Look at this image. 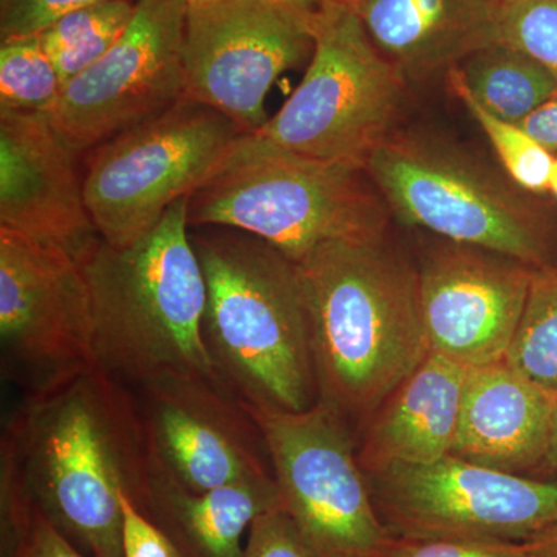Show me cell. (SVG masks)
Returning <instances> with one entry per match:
<instances>
[{
	"instance_id": "obj_1",
	"label": "cell",
	"mask_w": 557,
	"mask_h": 557,
	"mask_svg": "<svg viewBox=\"0 0 557 557\" xmlns=\"http://www.w3.org/2000/svg\"><path fill=\"white\" fill-rule=\"evenodd\" d=\"M152 472L129 387L94 366L24 395L0 440L11 487L90 557H123L121 494L146 516Z\"/></svg>"
},
{
	"instance_id": "obj_2",
	"label": "cell",
	"mask_w": 557,
	"mask_h": 557,
	"mask_svg": "<svg viewBox=\"0 0 557 557\" xmlns=\"http://www.w3.org/2000/svg\"><path fill=\"white\" fill-rule=\"evenodd\" d=\"M298 265L318 403L350 431L362 428L431 351L418 271L392 249L386 234L325 242Z\"/></svg>"
},
{
	"instance_id": "obj_3",
	"label": "cell",
	"mask_w": 557,
	"mask_h": 557,
	"mask_svg": "<svg viewBox=\"0 0 557 557\" xmlns=\"http://www.w3.org/2000/svg\"><path fill=\"white\" fill-rule=\"evenodd\" d=\"M189 234L207 282L205 346L220 383L244 405L313 408L310 311L298 263L245 231L196 226Z\"/></svg>"
},
{
	"instance_id": "obj_4",
	"label": "cell",
	"mask_w": 557,
	"mask_h": 557,
	"mask_svg": "<svg viewBox=\"0 0 557 557\" xmlns=\"http://www.w3.org/2000/svg\"><path fill=\"white\" fill-rule=\"evenodd\" d=\"M188 203L189 197L175 201L129 247L101 242L81 265L95 362L129 388L182 376L220 383L203 341L207 282L190 242Z\"/></svg>"
},
{
	"instance_id": "obj_5",
	"label": "cell",
	"mask_w": 557,
	"mask_h": 557,
	"mask_svg": "<svg viewBox=\"0 0 557 557\" xmlns=\"http://www.w3.org/2000/svg\"><path fill=\"white\" fill-rule=\"evenodd\" d=\"M391 219L362 164L300 156L256 134L188 203L190 228L245 231L296 263L325 242L384 236Z\"/></svg>"
},
{
	"instance_id": "obj_6",
	"label": "cell",
	"mask_w": 557,
	"mask_h": 557,
	"mask_svg": "<svg viewBox=\"0 0 557 557\" xmlns=\"http://www.w3.org/2000/svg\"><path fill=\"white\" fill-rule=\"evenodd\" d=\"M364 168L403 225L534 270L555 265L552 223L541 205L463 146L401 127L370 153Z\"/></svg>"
},
{
	"instance_id": "obj_7",
	"label": "cell",
	"mask_w": 557,
	"mask_h": 557,
	"mask_svg": "<svg viewBox=\"0 0 557 557\" xmlns=\"http://www.w3.org/2000/svg\"><path fill=\"white\" fill-rule=\"evenodd\" d=\"M409 86L373 46L354 7L321 0L309 69L255 134L300 156L364 166L401 129Z\"/></svg>"
},
{
	"instance_id": "obj_8",
	"label": "cell",
	"mask_w": 557,
	"mask_h": 557,
	"mask_svg": "<svg viewBox=\"0 0 557 557\" xmlns=\"http://www.w3.org/2000/svg\"><path fill=\"white\" fill-rule=\"evenodd\" d=\"M244 135L219 110L183 98L91 149L84 197L102 242L124 248L145 237L212 178Z\"/></svg>"
},
{
	"instance_id": "obj_9",
	"label": "cell",
	"mask_w": 557,
	"mask_h": 557,
	"mask_svg": "<svg viewBox=\"0 0 557 557\" xmlns=\"http://www.w3.org/2000/svg\"><path fill=\"white\" fill-rule=\"evenodd\" d=\"M262 431L282 507L317 557H386L381 522L354 432L333 410L248 406Z\"/></svg>"
},
{
	"instance_id": "obj_10",
	"label": "cell",
	"mask_w": 557,
	"mask_h": 557,
	"mask_svg": "<svg viewBox=\"0 0 557 557\" xmlns=\"http://www.w3.org/2000/svg\"><path fill=\"white\" fill-rule=\"evenodd\" d=\"M366 475L381 522L395 539L519 544L557 525V480L454 456Z\"/></svg>"
},
{
	"instance_id": "obj_11",
	"label": "cell",
	"mask_w": 557,
	"mask_h": 557,
	"mask_svg": "<svg viewBox=\"0 0 557 557\" xmlns=\"http://www.w3.org/2000/svg\"><path fill=\"white\" fill-rule=\"evenodd\" d=\"M318 5L220 0L188 7L186 100L219 110L245 134L258 132L269 120L265 100L273 84L313 53Z\"/></svg>"
},
{
	"instance_id": "obj_12",
	"label": "cell",
	"mask_w": 557,
	"mask_h": 557,
	"mask_svg": "<svg viewBox=\"0 0 557 557\" xmlns=\"http://www.w3.org/2000/svg\"><path fill=\"white\" fill-rule=\"evenodd\" d=\"M2 376L38 394L97 366L89 287L64 249L0 228Z\"/></svg>"
},
{
	"instance_id": "obj_13",
	"label": "cell",
	"mask_w": 557,
	"mask_h": 557,
	"mask_svg": "<svg viewBox=\"0 0 557 557\" xmlns=\"http://www.w3.org/2000/svg\"><path fill=\"white\" fill-rule=\"evenodd\" d=\"M185 0H137L123 36L69 81L49 115L76 156L138 126L185 98Z\"/></svg>"
},
{
	"instance_id": "obj_14",
	"label": "cell",
	"mask_w": 557,
	"mask_h": 557,
	"mask_svg": "<svg viewBox=\"0 0 557 557\" xmlns=\"http://www.w3.org/2000/svg\"><path fill=\"white\" fill-rule=\"evenodd\" d=\"M131 391L152 474L189 493L274 479L259 424L218 381L182 376Z\"/></svg>"
},
{
	"instance_id": "obj_15",
	"label": "cell",
	"mask_w": 557,
	"mask_h": 557,
	"mask_svg": "<svg viewBox=\"0 0 557 557\" xmlns=\"http://www.w3.org/2000/svg\"><path fill=\"white\" fill-rule=\"evenodd\" d=\"M536 270L485 249L450 244L418 270L429 347L468 369L504 361Z\"/></svg>"
},
{
	"instance_id": "obj_16",
	"label": "cell",
	"mask_w": 557,
	"mask_h": 557,
	"mask_svg": "<svg viewBox=\"0 0 557 557\" xmlns=\"http://www.w3.org/2000/svg\"><path fill=\"white\" fill-rule=\"evenodd\" d=\"M76 157L47 113L0 109V228L64 249L83 265L102 239Z\"/></svg>"
},
{
	"instance_id": "obj_17",
	"label": "cell",
	"mask_w": 557,
	"mask_h": 557,
	"mask_svg": "<svg viewBox=\"0 0 557 557\" xmlns=\"http://www.w3.org/2000/svg\"><path fill=\"white\" fill-rule=\"evenodd\" d=\"M555 406L505 359L469 369L450 456L512 474L547 467Z\"/></svg>"
},
{
	"instance_id": "obj_18",
	"label": "cell",
	"mask_w": 557,
	"mask_h": 557,
	"mask_svg": "<svg viewBox=\"0 0 557 557\" xmlns=\"http://www.w3.org/2000/svg\"><path fill=\"white\" fill-rule=\"evenodd\" d=\"M355 10L373 46L409 84L448 75L497 42L496 0H361Z\"/></svg>"
},
{
	"instance_id": "obj_19",
	"label": "cell",
	"mask_w": 557,
	"mask_h": 557,
	"mask_svg": "<svg viewBox=\"0 0 557 557\" xmlns=\"http://www.w3.org/2000/svg\"><path fill=\"white\" fill-rule=\"evenodd\" d=\"M468 370L429 351L362 426L357 450L364 474L431 465L453 454Z\"/></svg>"
},
{
	"instance_id": "obj_20",
	"label": "cell",
	"mask_w": 557,
	"mask_h": 557,
	"mask_svg": "<svg viewBox=\"0 0 557 557\" xmlns=\"http://www.w3.org/2000/svg\"><path fill=\"white\" fill-rule=\"evenodd\" d=\"M282 507L276 480H249L189 493L152 474L149 511L171 528L185 557H242L252 520Z\"/></svg>"
},
{
	"instance_id": "obj_21",
	"label": "cell",
	"mask_w": 557,
	"mask_h": 557,
	"mask_svg": "<svg viewBox=\"0 0 557 557\" xmlns=\"http://www.w3.org/2000/svg\"><path fill=\"white\" fill-rule=\"evenodd\" d=\"M446 76L486 112L519 126L557 94V78L549 70L498 40L469 54Z\"/></svg>"
},
{
	"instance_id": "obj_22",
	"label": "cell",
	"mask_w": 557,
	"mask_h": 557,
	"mask_svg": "<svg viewBox=\"0 0 557 557\" xmlns=\"http://www.w3.org/2000/svg\"><path fill=\"white\" fill-rule=\"evenodd\" d=\"M135 10L137 0H106L72 11L39 33L64 86L115 46Z\"/></svg>"
},
{
	"instance_id": "obj_23",
	"label": "cell",
	"mask_w": 557,
	"mask_h": 557,
	"mask_svg": "<svg viewBox=\"0 0 557 557\" xmlns=\"http://www.w3.org/2000/svg\"><path fill=\"white\" fill-rule=\"evenodd\" d=\"M505 362L557 399V267L534 273Z\"/></svg>"
},
{
	"instance_id": "obj_24",
	"label": "cell",
	"mask_w": 557,
	"mask_h": 557,
	"mask_svg": "<svg viewBox=\"0 0 557 557\" xmlns=\"http://www.w3.org/2000/svg\"><path fill=\"white\" fill-rule=\"evenodd\" d=\"M64 83L39 35L0 42V109L49 113L60 101Z\"/></svg>"
},
{
	"instance_id": "obj_25",
	"label": "cell",
	"mask_w": 557,
	"mask_h": 557,
	"mask_svg": "<svg viewBox=\"0 0 557 557\" xmlns=\"http://www.w3.org/2000/svg\"><path fill=\"white\" fill-rule=\"evenodd\" d=\"M448 78L449 87L469 115L479 124L496 152L502 170L520 189L531 196L548 193L549 177L556 157L528 135L519 124L508 123L486 112L456 79Z\"/></svg>"
},
{
	"instance_id": "obj_26",
	"label": "cell",
	"mask_w": 557,
	"mask_h": 557,
	"mask_svg": "<svg viewBox=\"0 0 557 557\" xmlns=\"http://www.w3.org/2000/svg\"><path fill=\"white\" fill-rule=\"evenodd\" d=\"M497 40L557 78V0H496Z\"/></svg>"
},
{
	"instance_id": "obj_27",
	"label": "cell",
	"mask_w": 557,
	"mask_h": 557,
	"mask_svg": "<svg viewBox=\"0 0 557 557\" xmlns=\"http://www.w3.org/2000/svg\"><path fill=\"white\" fill-rule=\"evenodd\" d=\"M2 557H90L11 487L0 485Z\"/></svg>"
},
{
	"instance_id": "obj_28",
	"label": "cell",
	"mask_w": 557,
	"mask_h": 557,
	"mask_svg": "<svg viewBox=\"0 0 557 557\" xmlns=\"http://www.w3.org/2000/svg\"><path fill=\"white\" fill-rule=\"evenodd\" d=\"M242 557H317L284 507L252 520Z\"/></svg>"
},
{
	"instance_id": "obj_29",
	"label": "cell",
	"mask_w": 557,
	"mask_h": 557,
	"mask_svg": "<svg viewBox=\"0 0 557 557\" xmlns=\"http://www.w3.org/2000/svg\"><path fill=\"white\" fill-rule=\"evenodd\" d=\"M100 2L106 0H0V36L39 35L65 14Z\"/></svg>"
},
{
	"instance_id": "obj_30",
	"label": "cell",
	"mask_w": 557,
	"mask_h": 557,
	"mask_svg": "<svg viewBox=\"0 0 557 557\" xmlns=\"http://www.w3.org/2000/svg\"><path fill=\"white\" fill-rule=\"evenodd\" d=\"M123 525H121V548L123 557H185L170 534L156 525L132 502L129 494H121Z\"/></svg>"
},
{
	"instance_id": "obj_31",
	"label": "cell",
	"mask_w": 557,
	"mask_h": 557,
	"mask_svg": "<svg viewBox=\"0 0 557 557\" xmlns=\"http://www.w3.org/2000/svg\"><path fill=\"white\" fill-rule=\"evenodd\" d=\"M386 557H522L518 545L448 539H395Z\"/></svg>"
},
{
	"instance_id": "obj_32",
	"label": "cell",
	"mask_w": 557,
	"mask_h": 557,
	"mask_svg": "<svg viewBox=\"0 0 557 557\" xmlns=\"http://www.w3.org/2000/svg\"><path fill=\"white\" fill-rule=\"evenodd\" d=\"M542 148L557 156V94L520 123Z\"/></svg>"
},
{
	"instance_id": "obj_33",
	"label": "cell",
	"mask_w": 557,
	"mask_h": 557,
	"mask_svg": "<svg viewBox=\"0 0 557 557\" xmlns=\"http://www.w3.org/2000/svg\"><path fill=\"white\" fill-rule=\"evenodd\" d=\"M516 545L522 557H557V525Z\"/></svg>"
},
{
	"instance_id": "obj_34",
	"label": "cell",
	"mask_w": 557,
	"mask_h": 557,
	"mask_svg": "<svg viewBox=\"0 0 557 557\" xmlns=\"http://www.w3.org/2000/svg\"><path fill=\"white\" fill-rule=\"evenodd\" d=\"M547 467L557 471V399L555 406V416H553L552 438H549Z\"/></svg>"
},
{
	"instance_id": "obj_35",
	"label": "cell",
	"mask_w": 557,
	"mask_h": 557,
	"mask_svg": "<svg viewBox=\"0 0 557 557\" xmlns=\"http://www.w3.org/2000/svg\"><path fill=\"white\" fill-rule=\"evenodd\" d=\"M548 193H552L557 199V157L553 164L552 177H549Z\"/></svg>"
},
{
	"instance_id": "obj_36",
	"label": "cell",
	"mask_w": 557,
	"mask_h": 557,
	"mask_svg": "<svg viewBox=\"0 0 557 557\" xmlns=\"http://www.w3.org/2000/svg\"><path fill=\"white\" fill-rule=\"evenodd\" d=\"M188 7L211 5V3L220 2V0H185Z\"/></svg>"
},
{
	"instance_id": "obj_37",
	"label": "cell",
	"mask_w": 557,
	"mask_h": 557,
	"mask_svg": "<svg viewBox=\"0 0 557 557\" xmlns=\"http://www.w3.org/2000/svg\"><path fill=\"white\" fill-rule=\"evenodd\" d=\"M277 2L302 3V5H318L321 0H277Z\"/></svg>"
},
{
	"instance_id": "obj_38",
	"label": "cell",
	"mask_w": 557,
	"mask_h": 557,
	"mask_svg": "<svg viewBox=\"0 0 557 557\" xmlns=\"http://www.w3.org/2000/svg\"><path fill=\"white\" fill-rule=\"evenodd\" d=\"M335 2L339 3H346V5L354 7V9H357V5L361 0H335Z\"/></svg>"
},
{
	"instance_id": "obj_39",
	"label": "cell",
	"mask_w": 557,
	"mask_h": 557,
	"mask_svg": "<svg viewBox=\"0 0 557 557\" xmlns=\"http://www.w3.org/2000/svg\"><path fill=\"white\" fill-rule=\"evenodd\" d=\"M555 267H557V263H555Z\"/></svg>"
}]
</instances>
